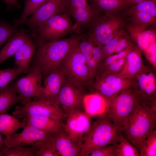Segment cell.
I'll return each instance as SVG.
<instances>
[{
  "label": "cell",
  "instance_id": "1",
  "mask_svg": "<svg viewBox=\"0 0 156 156\" xmlns=\"http://www.w3.org/2000/svg\"><path fill=\"white\" fill-rule=\"evenodd\" d=\"M83 36L48 41L37 46L31 62V68H37L44 78L57 68L67 55L83 39Z\"/></svg>",
  "mask_w": 156,
  "mask_h": 156
},
{
  "label": "cell",
  "instance_id": "2",
  "mask_svg": "<svg viewBox=\"0 0 156 156\" xmlns=\"http://www.w3.org/2000/svg\"><path fill=\"white\" fill-rule=\"evenodd\" d=\"M156 111L144 107L138 102L122 132L139 153L146 137L156 129Z\"/></svg>",
  "mask_w": 156,
  "mask_h": 156
},
{
  "label": "cell",
  "instance_id": "3",
  "mask_svg": "<svg viewBox=\"0 0 156 156\" xmlns=\"http://www.w3.org/2000/svg\"><path fill=\"white\" fill-rule=\"evenodd\" d=\"M121 132L105 114L98 116L82 138L79 156H89L96 149L115 144L119 140Z\"/></svg>",
  "mask_w": 156,
  "mask_h": 156
},
{
  "label": "cell",
  "instance_id": "4",
  "mask_svg": "<svg viewBox=\"0 0 156 156\" xmlns=\"http://www.w3.org/2000/svg\"><path fill=\"white\" fill-rule=\"evenodd\" d=\"M130 89L138 102L144 107L156 111V78L152 68L144 64L131 79Z\"/></svg>",
  "mask_w": 156,
  "mask_h": 156
},
{
  "label": "cell",
  "instance_id": "5",
  "mask_svg": "<svg viewBox=\"0 0 156 156\" xmlns=\"http://www.w3.org/2000/svg\"><path fill=\"white\" fill-rule=\"evenodd\" d=\"M73 26L68 14L60 13L51 17L31 31L36 46L44 42L61 39L72 31Z\"/></svg>",
  "mask_w": 156,
  "mask_h": 156
},
{
  "label": "cell",
  "instance_id": "6",
  "mask_svg": "<svg viewBox=\"0 0 156 156\" xmlns=\"http://www.w3.org/2000/svg\"><path fill=\"white\" fill-rule=\"evenodd\" d=\"M138 101L130 89L122 91L108 103L107 117L121 132Z\"/></svg>",
  "mask_w": 156,
  "mask_h": 156
},
{
  "label": "cell",
  "instance_id": "7",
  "mask_svg": "<svg viewBox=\"0 0 156 156\" xmlns=\"http://www.w3.org/2000/svg\"><path fill=\"white\" fill-rule=\"evenodd\" d=\"M124 24V21L121 17L106 14L105 16L97 18L93 24L87 39L94 45L102 47L122 28Z\"/></svg>",
  "mask_w": 156,
  "mask_h": 156
},
{
  "label": "cell",
  "instance_id": "8",
  "mask_svg": "<svg viewBox=\"0 0 156 156\" xmlns=\"http://www.w3.org/2000/svg\"><path fill=\"white\" fill-rule=\"evenodd\" d=\"M42 77L39 68H32L27 75L11 84L18 95L19 103L24 105L31 101L33 99L34 100L38 99L43 91Z\"/></svg>",
  "mask_w": 156,
  "mask_h": 156
},
{
  "label": "cell",
  "instance_id": "9",
  "mask_svg": "<svg viewBox=\"0 0 156 156\" xmlns=\"http://www.w3.org/2000/svg\"><path fill=\"white\" fill-rule=\"evenodd\" d=\"M60 66L67 76L82 85L92 83L93 79L89 68L78 45L67 55Z\"/></svg>",
  "mask_w": 156,
  "mask_h": 156
},
{
  "label": "cell",
  "instance_id": "10",
  "mask_svg": "<svg viewBox=\"0 0 156 156\" xmlns=\"http://www.w3.org/2000/svg\"><path fill=\"white\" fill-rule=\"evenodd\" d=\"M83 85L66 75L58 96L59 105L66 115L78 109H83Z\"/></svg>",
  "mask_w": 156,
  "mask_h": 156
},
{
  "label": "cell",
  "instance_id": "11",
  "mask_svg": "<svg viewBox=\"0 0 156 156\" xmlns=\"http://www.w3.org/2000/svg\"><path fill=\"white\" fill-rule=\"evenodd\" d=\"M12 115L18 119L40 116L62 120L66 117V114L60 105L40 100L32 101L22 107L16 106Z\"/></svg>",
  "mask_w": 156,
  "mask_h": 156
},
{
  "label": "cell",
  "instance_id": "12",
  "mask_svg": "<svg viewBox=\"0 0 156 156\" xmlns=\"http://www.w3.org/2000/svg\"><path fill=\"white\" fill-rule=\"evenodd\" d=\"M95 79L92 92L100 94L107 103L122 91L130 89L131 83V79L122 78L116 74Z\"/></svg>",
  "mask_w": 156,
  "mask_h": 156
},
{
  "label": "cell",
  "instance_id": "13",
  "mask_svg": "<svg viewBox=\"0 0 156 156\" xmlns=\"http://www.w3.org/2000/svg\"><path fill=\"white\" fill-rule=\"evenodd\" d=\"M92 117L83 109L72 111L66 114L64 130L72 141L82 142L91 125Z\"/></svg>",
  "mask_w": 156,
  "mask_h": 156
},
{
  "label": "cell",
  "instance_id": "14",
  "mask_svg": "<svg viewBox=\"0 0 156 156\" xmlns=\"http://www.w3.org/2000/svg\"><path fill=\"white\" fill-rule=\"evenodd\" d=\"M60 13L69 15L67 0H48L39 8L24 24L31 31L51 17Z\"/></svg>",
  "mask_w": 156,
  "mask_h": 156
},
{
  "label": "cell",
  "instance_id": "15",
  "mask_svg": "<svg viewBox=\"0 0 156 156\" xmlns=\"http://www.w3.org/2000/svg\"><path fill=\"white\" fill-rule=\"evenodd\" d=\"M66 76L60 66L48 74L44 78L42 94L37 100L60 106L58 96Z\"/></svg>",
  "mask_w": 156,
  "mask_h": 156
},
{
  "label": "cell",
  "instance_id": "16",
  "mask_svg": "<svg viewBox=\"0 0 156 156\" xmlns=\"http://www.w3.org/2000/svg\"><path fill=\"white\" fill-rule=\"evenodd\" d=\"M23 129L21 132L14 133L8 138H5L4 140L5 146L14 148L27 145L33 146L37 142L43 140L54 134L40 131L27 125Z\"/></svg>",
  "mask_w": 156,
  "mask_h": 156
},
{
  "label": "cell",
  "instance_id": "17",
  "mask_svg": "<svg viewBox=\"0 0 156 156\" xmlns=\"http://www.w3.org/2000/svg\"><path fill=\"white\" fill-rule=\"evenodd\" d=\"M142 53L135 45L128 54L122 69L116 74L123 79H131L133 78L144 65Z\"/></svg>",
  "mask_w": 156,
  "mask_h": 156
},
{
  "label": "cell",
  "instance_id": "18",
  "mask_svg": "<svg viewBox=\"0 0 156 156\" xmlns=\"http://www.w3.org/2000/svg\"><path fill=\"white\" fill-rule=\"evenodd\" d=\"M147 28L132 24L127 28L131 38L142 52L151 44L156 42V31Z\"/></svg>",
  "mask_w": 156,
  "mask_h": 156
},
{
  "label": "cell",
  "instance_id": "19",
  "mask_svg": "<svg viewBox=\"0 0 156 156\" xmlns=\"http://www.w3.org/2000/svg\"><path fill=\"white\" fill-rule=\"evenodd\" d=\"M56 148L59 156H79L82 142L72 141L64 129L54 134Z\"/></svg>",
  "mask_w": 156,
  "mask_h": 156
},
{
  "label": "cell",
  "instance_id": "20",
  "mask_svg": "<svg viewBox=\"0 0 156 156\" xmlns=\"http://www.w3.org/2000/svg\"><path fill=\"white\" fill-rule=\"evenodd\" d=\"M36 46L30 38L20 47L14 55V61L21 73H29L31 70L30 64L33 57Z\"/></svg>",
  "mask_w": 156,
  "mask_h": 156
},
{
  "label": "cell",
  "instance_id": "21",
  "mask_svg": "<svg viewBox=\"0 0 156 156\" xmlns=\"http://www.w3.org/2000/svg\"><path fill=\"white\" fill-rule=\"evenodd\" d=\"M25 118L27 125L38 130L55 134L63 129L62 120L46 116H32Z\"/></svg>",
  "mask_w": 156,
  "mask_h": 156
},
{
  "label": "cell",
  "instance_id": "22",
  "mask_svg": "<svg viewBox=\"0 0 156 156\" xmlns=\"http://www.w3.org/2000/svg\"><path fill=\"white\" fill-rule=\"evenodd\" d=\"M108 107L106 100L98 93L92 92L84 96L83 109L92 117L106 114Z\"/></svg>",
  "mask_w": 156,
  "mask_h": 156
},
{
  "label": "cell",
  "instance_id": "23",
  "mask_svg": "<svg viewBox=\"0 0 156 156\" xmlns=\"http://www.w3.org/2000/svg\"><path fill=\"white\" fill-rule=\"evenodd\" d=\"M31 38L25 31H17L11 37L0 51V64L14 56L21 46Z\"/></svg>",
  "mask_w": 156,
  "mask_h": 156
},
{
  "label": "cell",
  "instance_id": "24",
  "mask_svg": "<svg viewBox=\"0 0 156 156\" xmlns=\"http://www.w3.org/2000/svg\"><path fill=\"white\" fill-rule=\"evenodd\" d=\"M27 125L25 118L20 122L13 115L5 113L0 114V132L6 138H8L18 129L23 128Z\"/></svg>",
  "mask_w": 156,
  "mask_h": 156
},
{
  "label": "cell",
  "instance_id": "25",
  "mask_svg": "<svg viewBox=\"0 0 156 156\" xmlns=\"http://www.w3.org/2000/svg\"><path fill=\"white\" fill-rule=\"evenodd\" d=\"M91 5L97 11H103L106 14H115L130 6L125 0H94Z\"/></svg>",
  "mask_w": 156,
  "mask_h": 156
},
{
  "label": "cell",
  "instance_id": "26",
  "mask_svg": "<svg viewBox=\"0 0 156 156\" xmlns=\"http://www.w3.org/2000/svg\"><path fill=\"white\" fill-rule=\"evenodd\" d=\"M69 11L75 21L73 25L72 31H78L81 27L88 24L94 13L97 11L92 6L90 8L72 9Z\"/></svg>",
  "mask_w": 156,
  "mask_h": 156
},
{
  "label": "cell",
  "instance_id": "27",
  "mask_svg": "<svg viewBox=\"0 0 156 156\" xmlns=\"http://www.w3.org/2000/svg\"><path fill=\"white\" fill-rule=\"evenodd\" d=\"M18 103V95L11 85L0 89V114L5 113Z\"/></svg>",
  "mask_w": 156,
  "mask_h": 156
},
{
  "label": "cell",
  "instance_id": "28",
  "mask_svg": "<svg viewBox=\"0 0 156 156\" xmlns=\"http://www.w3.org/2000/svg\"><path fill=\"white\" fill-rule=\"evenodd\" d=\"M54 134L34 144L33 146L36 150V156H59L55 146Z\"/></svg>",
  "mask_w": 156,
  "mask_h": 156
},
{
  "label": "cell",
  "instance_id": "29",
  "mask_svg": "<svg viewBox=\"0 0 156 156\" xmlns=\"http://www.w3.org/2000/svg\"><path fill=\"white\" fill-rule=\"evenodd\" d=\"M116 156H139V153L135 147L120 133L118 141L114 144Z\"/></svg>",
  "mask_w": 156,
  "mask_h": 156
},
{
  "label": "cell",
  "instance_id": "30",
  "mask_svg": "<svg viewBox=\"0 0 156 156\" xmlns=\"http://www.w3.org/2000/svg\"><path fill=\"white\" fill-rule=\"evenodd\" d=\"M94 44L90 40L82 39L79 42L78 47L83 55L91 74L94 73L98 65L93 58L92 51Z\"/></svg>",
  "mask_w": 156,
  "mask_h": 156
},
{
  "label": "cell",
  "instance_id": "31",
  "mask_svg": "<svg viewBox=\"0 0 156 156\" xmlns=\"http://www.w3.org/2000/svg\"><path fill=\"white\" fill-rule=\"evenodd\" d=\"M129 14L132 24L135 25L147 28L155 22L156 18L147 12L137 11Z\"/></svg>",
  "mask_w": 156,
  "mask_h": 156
},
{
  "label": "cell",
  "instance_id": "32",
  "mask_svg": "<svg viewBox=\"0 0 156 156\" xmlns=\"http://www.w3.org/2000/svg\"><path fill=\"white\" fill-rule=\"evenodd\" d=\"M36 149L33 146L29 147L5 146L0 152V156H36Z\"/></svg>",
  "mask_w": 156,
  "mask_h": 156
},
{
  "label": "cell",
  "instance_id": "33",
  "mask_svg": "<svg viewBox=\"0 0 156 156\" xmlns=\"http://www.w3.org/2000/svg\"><path fill=\"white\" fill-rule=\"evenodd\" d=\"M140 156H156V130H153L145 139L139 152Z\"/></svg>",
  "mask_w": 156,
  "mask_h": 156
},
{
  "label": "cell",
  "instance_id": "34",
  "mask_svg": "<svg viewBox=\"0 0 156 156\" xmlns=\"http://www.w3.org/2000/svg\"><path fill=\"white\" fill-rule=\"evenodd\" d=\"M48 0H26L23 13L16 22L17 25L23 24L30 15H32L39 8Z\"/></svg>",
  "mask_w": 156,
  "mask_h": 156
},
{
  "label": "cell",
  "instance_id": "35",
  "mask_svg": "<svg viewBox=\"0 0 156 156\" xmlns=\"http://www.w3.org/2000/svg\"><path fill=\"white\" fill-rule=\"evenodd\" d=\"M136 44H132L123 51L112 55L102 60L99 64L95 75L100 73L107 66L118 60L126 57L129 53Z\"/></svg>",
  "mask_w": 156,
  "mask_h": 156
},
{
  "label": "cell",
  "instance_id": "36",
  "mask_svg": "<svg viewBox=\"0 0 156 156\" xmlns=\"http://www.w3.org/2000/svg\"><path fill=\"white\" fill-rule=\"evenodd\" d=\"M126 32L122 28L120 29L113 38L101 48L103 53L102 60L114 54L116 47L119 40Z\"/></svg>",
  "mask_w": 156,
  "mask_h": 156
},
{
  "label": "cell",
  "instance_id": "37",
  "mask_svg": "<svg viewBox=\"0 0 156 156\" xmlns=\"http://www.w3.org/2000/svg\"><path fill=\"white\" fill-rule=\"evenodd\" d=\"M128 8V13L137 11L146 12L156 18V3L152 0H145Z\"/></svg>",
  "mask_w": 156,
  "mask_h": 156
},
{
  "label": "cell",
  "instance_id": "38",
  "mask_svg": "<svg viewBox=\"0 0 156 156\" xmlns=\"http://www.w3.org/2000/svg\"><path fill=\"white\" fill-rule=\"evenodd\" d=\"M21 72L19 68L15 67L12 68L0 70V89L8 85Z\"/></svg>",
  "mask_w": 156,
  "mask_h": 156
},
{
  "label": "cell",
  "instance_id": "39",
  "mask_svg": "<svg viewBox=\"0 0 156 156\" xmlns=\"http://www.w3.org/2000/svg\"><path fill=\"white\" fill-rule=\"evenodd\" d=\"M127 57L119 59L108 65L102 71L96 74L94 78L102 77L119 73L122 69L125 64Z\"/></svg>",
  "mask_w": 156,
  "mask_h": 156
},
{
  "label": "cell",
  "instance_id": "40",
  "mask_svg": "<svg viewBox=\"0 0 156 156\" xmlns=\"http://www.w3.org/2000/svg\"><path fill=\"white\" fill-rule=\"evenodd\" d=\"M16 24L11 25L4 21L0 22V47L17 31Z\"/></svg>",
  "mask_w": 156,
  "mask_h": 156
},
{
  "label": "cell",
  "instance_id": "41",
  "mask_svg": "<svg viewBox=\"0 0 156 156\" xmlns=\"http://www.w3.org/2000/svg\"><path fill=\"white\" fill-rule=\"evenodd\" d=\"M134 44L135 43L126 32L119 40L114 54L123 51L130 45Z\"/></svg>",
  "mask_w": 156,
  "mask_h": 156
},
{
  "label": "cell",
  "instance_id": "42",
  "mask_svg": "<svg viewBox=\"0 0 156 156\" xmlns=\"http://www.w3.org/2000/svg\"><path fill=\"white\" fill-rule=\"evenodd\" d=\"M89 156H116L114 144H110L93 151Z\"/></svg>",
  "mask_w": 156,
  "mask_h": 156
},
{
  "label": "cell",
  "instance_id": "43",
  "mask_svg": "<svg viewBox=\"0 0 156 156\" xmlns=\"http://www.w3.org/2000/svg\"><path fill=\"white\" fill-rule=\"evenodd\" d=\"M148 60L153 67L156 68V42L151 44L143 51Z\"/></svg>",
  "mask_w": 156,
  "mask_h": 156
},
{
  "label": "cell",
  "instance_id": "44",
  "mask_svg": "<svg viewBox=\"0 0 156 156\" xmlns=\"http://www.w3.org/2000/svg\"><path fill=\"white\" fill-rule=\"evenodd\" d=\"M87 0H67V8L70 9H88L91 8Z\"/></svg>",
  "mask_w": 156,
  "mask_h": 156
},
{
  "label": "cell",
  "instance_id": "45",
  "mask_svg": "<svg viewBox=\"0 0 156 156\" xmlns=\"http://www.w3.org/2000/svg\"><path fill=\"white\" fill-rule=\"evenodd\" d=\"M102 47L94 45L92 51L93 58L97 64L98 66L103 59V53Z\"/></svg>",
  "mask_w": 156,
  "mask_h": 156
},
{
  "label": "cell",
  "instance_id": "46",
  "mask_svg": "<svg viewBox=\"0 0 156 156\" xmlns=\"http://www.w3.org/2000/svg\"><path fill=\"white\" fill-rule=\"evenodd\" d=\"M8 5L10 7H16L19 8L20 5L18 0H4Z\"/></svg>",
  "mask_w": 156,
  "mask_h": 156
},
{
  "label": "cell",
  "instance_id": "47",
  "mask_svg": "<svg viewBox=\"0 0 156 156\" xmlns=\"http://www.w3.org/2000/svg\"><path fill=\"white\" fill-rule=\"evenodd\" d=\"M127 3L131 6L139 3L145 0H125Z\"/></svg>",
  "mask_w": 156,
  "mask_h": 156
},
{
  "label": "cell",
  "instance_id": "48",
  "mask_svg": "<svg viewBox=\"0 0 156 156\" xmlns=\"http://www.w3.org/2000/svg\"><path fill=\"white\" fill-rule=\"evenodd\" d=\"M5 146L4 140H3L2 134L0 132V152Z\"/></svg>",
  "mask_w": 156,
  "mask_h": 156
},
{
  "label": "cell",
  "instance_id": "49",
  "mask_svg": "<svg viewBox=\"0 0 156 156\" xmlns=\"http://www.w3.org/2000/svg\"><path fill=\"white\" fill-rule=\"evenodd\" d=\"M92 0H91V1H92Z\"/></svg>",
  "mask_w": 156,
  "mask_h": 156
}]
</instances>
